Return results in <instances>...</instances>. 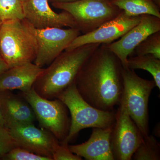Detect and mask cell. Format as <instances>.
<instances>
[{
  "mask_svg": "<svg viewBox=\"0 0 160 160\" xmlns=\"http://www.w3.org/2000/svg\"><path fill=\"white\" fill-rule=\"evenodd\" d=\"M18 147L52 160L55 146L59 141L50 132L34 124L18 125L8 129Z\"/></svg>",
  "mask_w": 160,
  "mask_h": 160,
  "instance_id": "cell-13",
  "label": "cell"
},
{
  "mask_svg": "<svg viewBox=\"0 0 160 160\" xmlns=\"http://www.w3.org/2000/svg\"><path fill=\"white\" fill-rule=\"evenodd\" d=\"M9 68V66L7 65L0 54V75Z\"/></svg>",
  "mask_w": 160,
  "mask_h": 160,
  "instance_id": "cell-25",
  "label": "cell"
},
{
  "mask_svg": "<svg viewBox=\"0 0 160 160\" xmlns=\"http://www.w3.org/2000/svg\"><path fill=\"white\" fill-rule=\"evenodd\" d=\"M0 159H1V158H0Z\"/></svg>",
  "mask_w": 160,
  "mask_h": 160,
  "instance_id": "cell-31",
  "label": "cell"
},
{
  "mask_svg": "<svg viewBox=\"0 0 160 160\" xmlns=\"http://www.w3.org/2000/svg\"><path fill=\"white\" fill-rule=\"evenodd\" d=\"M44 68L33 62L11 67L0 75V91L19 90L22 92L29 91Z\"/></svg>",
  "mask_w": 160,
  "mask_h": 160,
  "instance_id": "cell-16",
  "label": "cell"
},
{
  "mask_svg": "<svg viewBox=\"0 0 160 160\" xmlns=\"http://www.w3.org/2000/svg\"><path fill=\"white\" fill-rule=\"evenodd\" d=\"M34 112L41 127L50 132L60 142L65 139L69 133L70 120L68 108L58 98L48 99L38 94L33 88L21 92Z\"/></svg>",
  "mask_w": 160,
  "mask_h": 160,
  "instance_id": "cell-7",
  "label": "cell"
},
{
  "mask_svg": "<svg viewBox=\"0 0 160 160\" xmlns=\"http://www.w3.org/2000/svg\"><path fill=\"white\" fill-rule=\"evenodd\" d=\"M159 31L160 18L151 15H142L139 22L118 40L103 45L116 55L123 67L127 68L128 58L132 54L136 47L149 35Z\"/></svg>",
  "mask_w": 160,
  "mask_h": 160,
  "instance_id": "cell-11",
  "label": "cell"
},
{
  "mask_svg": "<svg viewBox=\"0 0 160 160\" xmlns=\"http://www.w3.org/2000/svg\"><path fill=\"white\" fill-rule=\"evenodd\" d=\"M68 145L59 142L55 146L52 152V160H81L82 158L69 150Z\"/></svg>",
  "mask_w": 160,
  "mask_h": 160,
  "instance_id": "cell-24",
  "label": "cell"
},
{
  "mask_svg": "<svg viewBox=\"0 0 160 160\" xmlns=\"http://www.w3.org/2000/svg\"><path fill=\"white\" fill-rule=\"evenodd\" d=\"M76 0H49V2H73Z\"/></svg>",
  "mask_w": 160,
  "mask_h": 160,
  "instance_id": "cell-26",
  "label": "cell"
},
{
  "mask_svg": "<svg viewBox=\"0 0 160 160\" xmlns=\"http://www.w3.org/2000/svg\"><path fill=\"white\" fill-rule=\"evenodd\" d=\"M18 147L9 129L0 127V158H2L12 149Z\"/></svg>",
  "mask_w": 160,
  "mask_h": 160,
  "instance_id": "cell-23",
  "label": "cell"
},
{
  "mask_svg": "<svg viewBox=\"0 0 160 160\" xmlns=\"http://www.w3.org/2000/svg\"><path fill=\"white\" fill-rule=\"evenodd\" d=\"M37 43L25 19L3 22L0 27V54L9 68L33 62Z\"/></svg>",
  "mask_w": 160,
  "mask_h": 160,
  "instance_id": "cell-3",
  "label": "cell"
},
{
  "mask_svg": "<svg viewBox=\"0 0 160 160\" xmlns=\"http://www.w3.org/2000/svg\"><path fill=\"white\" fill-rule=\"evenodd\" d=\"M49 2V0L22 1L24 19L35 29L65 27L77 29L74 19L69 12H56Z\"/></svg>",
  "mask_w": 160,
  "mask_h": 160,
  "instance_id": "cell-12",
  "label": "cell"
},
{
  "mask_svg": "<svg viewBox=\"0 0 160 160\" xmlns=\"http://www.w3.org/2000/svg\"><path fill=\"white\" fill-rule=\"evenodd\" d=\"M116 6L130 16L148 14L160 18V8L153 0H111Z\"/></svg>",
  "mask_w": 160,
  "mask_h": 160,
  "instance_id": "cell-17",
  "label": "cell"
},
{
  "mask_svg": "<svg viewBox=\"0 0 160 160\" xmlns=\"http://www.w3.org/2000/svg\"><path fill=\"white\" fill-rule=\"evenodd\" d=\"M135 55L151 54L160 59V31L145 39L136 47L132 52Z\"/></svg>",
  "mask_w": 160,
  "mask_h": 160,
  "instance_id": "cell-21",
  "label": "cell"
},
{
  "mask_svg": "<svg viewBox=\"0 0 160 160\" xmlns=\"http://www.w3.org/2000/svg\"><path fill=\"white\" fill-rule=\"evenodd\" d=\"M2 160H51L46 157L32 152L26 149L17 147L5 154Z\"/></svg>",
  "mask_w": 160,
  "mask_h": 160,
  "instance_id": "cell-22",
  "label": "cell"
},
{
  "mask_svg": "<svg viewBox=\"0 0 160 160\" xmlns=\"http://www.w3.org/2000/svg\"><path fill=\"white\" fill-rule=\"evenodd\" d=\"M21 1H25V0H21Z\"/></svg>",
  "mask_w": 160,
  "mask_h": 160,
  "instance_id": "cell-30",
  "label": "cell"
},
{
  "mask_svg": "<svg viewBox=\"0 0 160 160\" xmlns=\"http://www.w3.org/2000/svg\"><path fill=\"white\" fill-rule=\"evenodd\" d=\"M122 75L123 89L121 102L124 104L143 137H146L149 135V97L156 86V83L154 80L142 78L134 70L123 66Z\"/></svg>",
  "mask_w": 160,
  "mask_h": 160,
  "instance_id": "cell-5",
  "label": "cell"
},
{
  "mask_svg": "<svg viewBox=\"0 0 160 160\" xmlns=\"http://www.w3.org/2000/svg\"><path fill=\"white\" fill-rule=\"evenodd\" d=\"M141 16H130L122 12L93 31L78 36L66 50H71L89 44H109L119 39L132 28L137 25Z\"/></svg>",
  "mask_w": 160,
  "mask_h": 160,
  "instance_id": "cell-10",
  "label": "cell"
},
{
  "mask_svg": "<svg viewBox=\"0 0 160 160\" xmlns=\"http://www.w3.org/2000/svg\"><path fill=\"white\" fill-rule=\"evenodd\" d=\"M112 126L93 128L88 141L79 145H68L69 150L86 160H114L110 141Z\"/></svg>",
  "mask_w": 160,
  "mask_h": 160,
  "instance_id": "cell-15",
  "label": "cell"
},
{
  "mask_svg": "<svg viewBox=\"0 0 160 160\" xmlns=\"http://www.w3.org/2000/svg\"><path fill=\"white\" fill-rule=\"evenodd\" d=\"M22 4L21 0H0V21L23 20Z\"/></svg>",
  "mask_w": 160,
  "mask_h": 160,
  "instance_id": "cell-20",
  "label": "cell"
},
{
  "mask_svg": "<svg viewBox=\"0 0 160 160\" xmlns=\"http://www.w3.org/2000/svg\"><path fill=\"white\" fill-rule=\"evenodd\" d=\"M52 4L57 9L69 12L74 19L77 29L83 34L97 29L122 11L111 0H76Z\"/></svg>",
  "mask_w": 160,
  "mask_h": 160,
  "instance_id": "cell-6",
  "label": "cell"
},
{
  "mask_svg": "<svg viewBox=\"0 0 160 160\" xmlns=\"http://www.w3.org/2000/svg\"><path fill=\"white\" fill-rule=\"evenodd\" d=\"M122 65L102 44L86 60L75 80L78 92L87 102L104 111H114L121 102Z\"/></svg>",
  "mask_w": 160,
  "mask_h": 160,
  "instance_id": "cell-1",
  "label": "cell"
},
{
  "mask_svg": "<svg viewBox=\"0 0 160 160\" xmlns=\"http://www.w3.org/2000/svg\"><path fill=\"white\" fill-rule=\"evenodd\" d=\"M100 44H89L66 50L44 69L32 88L42 97L53 99L74 82L84 63Z\"/></svg>",
  "mask_w": 160,
  "mask_h": 160,
  "instance_id": "cell-2",
  "label": "cell"
},
{
  "mask_svg": "<svg viewBox=\"0 0 160 160\" xmlns=\"http://www.w3.org/2000/svg\"><path fill=\"white\" fill-rule=\"evenodd\" d=\"M2 22H1V21H0V27H1V24H2Z\"/></svg>",
  "mask_w": 160,
  "mask_h": 160,
  "instance_id": "cell-29",
  "label": "cell"
},
{
  "mask_svg": "<svg viewBox=\"0 0 160 160\" xmlns=\"http://www.w3.org/2000/svg\"><path fill=\"white\" fill-rule=\"evenodd\" d=\"M160 144L153 135L143 137L142 142L132 155L131 160H159Z\"/></svg>",
  "mask_w": 160,
  "mask_h": 160,
  "instance_id": "cell-19",
  "label": "cell"
},
{
  "mask_svg": "<svg viewBox=\"0 0 160 160\" xmlns=\"http://www.w3.org/2000/svg\"><path fill=\"white\" fill-rule=\"evenodd\" d=\"M56 98L65 104L71 115L69 133L65 139L60 142L61 144L68 145L83 129L106 128L114 124L116 112L104 111L91 106L79 93L74 82Z\"/></svg>",
  "mask_w": 160,
  "mask_h": 160,
  "instance_id": "cell-4",
  "label": "cell"
},
{
  "mask_svg": "<svg viewBox=\"0 0 160 160\" xmlns=\"http://www.w3.org/2000/svg\"><path fill=\"white\" fill-rule=\"evenodd\" d=\"M118 106L110 133L112 151L114 160H130L144 137L124 104Z\"/></svg>",
  "mask_w": 160,
  "mask_h": 160,
  "instance_id": "cell-8",
  "label": "cell"
},
{
  "mask_svg": "<svg viewBox=\"0 0 160 160\" xmlns=\"http://www.w3.org/2000/svg\"><path fill=\"white\" fill-rule=\"evenodd\" d=\"M0 108L5 127L34 124L35 115L32 108L22 95L12 91H0Z\"/></svg>",
  "mask_w": 160,
  "mask_h": 160,
  "instance_id": "cell-14",
  "label": "cell"
},
{
  "mask_svg": "<svg viewBox=\"0 0 160 160\" xmlns=\"http://www.w3.org/2000/svg\"><path fill=\"white\" fill-rule=\"evenodd\" d=\"M127 68L132 70L143 69L149 72L160 89V59L151 54L135 55L127 59Z\"/></svg>",
  "mask_w": 160,
  "mask_h": 160,
  "instance_id": "cell-18",
  "label": "cell"
},
{
  "mask_svg": "<svg viewBox=\"0 0 160 160\" xmlns=\"http://www.w3.org/2000/svg\"><path fill=\"white\" fill-rule=\"evenodd\" d=\"M28 24L37 43V52L33 63L41 68L49 65L82 34L77 28L37 29Z\"/></svg>",
  "mask_w": 160,
  "mask_h": 160,
  "instance_id": "cell-9",
  "label": "cell"
},
{
  "mask_svg": "<svg viewBox=\"0 0 160 160\" xmlns=\"http://www.w3.org/2000/svg\"><path fill=\"white\" fill-rule=\"evenodd\" d=\"M0 127H5L4 120L1 112V108H0Z\"/></svg>",
  "mask_w": 160,
  "mask_h": 160,
  "instance_id": "cell-27",
  "label": "cell"
},
{
  "mask_svg": "<svg viewBox=\"0 0 160 160\" xmlns=\"http://www.w3.org/2000/svg\"><path fill=\"white\" fill-rule=\"evenodd\" d=\"M155 3L160 8V0H153Z\"/></svg>",
  "mask_w": 160,
  "mask_h": 160,
  "instance_id": "cell-28",
  "label": "cell"
}]
</instances>
